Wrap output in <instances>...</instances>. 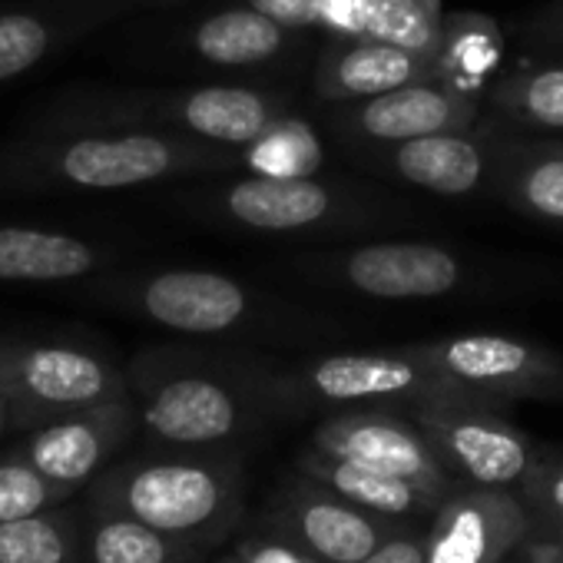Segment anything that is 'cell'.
I'll return each instance as SVG.
<instances>
[{
	"instance_id": "cell-1",
	"label": "cell",
	"mask_w": 563,
	"mask_h": 563,
	"mask_svg": "<svg viewBox=\"0 0 563 563\" xmlns=\"http://www.w3.org/2000/svg\"><path fill=\"white\" fill-rule=\"evenodd\" d=\"M242 163V150L176 130L90 123L54 113L0 143V196L117 192Z\"/></svg>"
},
{
	"instance_id": "cell-2",
	"label": "cell",
	"mask_w": 563,
	"mask_h": 563,
	"mask_svg": "<svg viewBox=\"0 0 563 563\" xmlns=\"http://www.w3.org/2000/svg\"><path fill=\"white\" fill-rule=\"evenodd\" d=\"M126 382L156 448H239L278 415L272 368L225 352L150 345L126 365Z\"/></svg>"
},
{
	"instance_id": "cell-3",
	"label": "cell",
	"mask_w": 563,
	"mask_h": 563,
	"mask_svg": "<svg viewBox=\"0 0 563 563\" xmlns=\"http://www.w3.org/2000/svg\"><path fill=\"white\" fill-rule=\"evenodd\" d=\"M87 494L90 507L136 517L209 550L242 520L245 467L239 448H156L107 464Z\"/></svg>"
},
{
	"instance_id": "cell-4",
	"label": "cell",
	"mask_w": 563,
	"mask_h": 563,
	"mask_svg": "<svg viewBox=\"0 0 563 563\" xmlns=\"http://www.w3.org/2000/svg\"><path fill=\"white\" fill-rule=\"evenodd\" d=\"M272 398L282 418L332 415L345 408H421L434 401H487L434 368L415 345L388 352H342L272 372Z\"/></svg>"
},
{
	"instance_id": "cell-5",
	"label": "cell",
	"mask_w": 563,
	"mask_h": 563,
	"mask_svg": "<svg viewBox=\"0 0 563 563\" xmlns=\"http://www.w3.org/2000/svg\"><path fill=\"white\" fill-rule=\"evenodd\" d=\"M123 395H130L126 368L90 345L0 335V398L11 405V428L34 431Z\"/></svg>"
},
{
	"instance_id": "cell-6",
	"label": "cell",
	"mask_w": 563,
	"mask_h": 563,
	"mask_svg": "<svg viewBox=\"0 0 563 563\" xmlns=\"http://www.w3.org/2000/svg\"><path fill=\"white\" fill-rule=\"evenodd\" d=\"M497 408L487 401H434L411 408V415L457 481L520 494L540 464V451Z\"/></svg>"
},
{
	"instance_id": "cell-7",
	"label": "cell",
	"mask_w": 563,
	"mask_h": 563,
	"mask_svg": "<svg viewBox=\"0 0 563 563\" xmlns=\"http://www.w3.org/2000/svg\"><path fill=\"white\" fill-rule=\"evenodd\" d=\"M107 292L146 322L199 339L242 332L255 316V296L242 282L209 268H156L120 278Z\"/></svg>"
},
{
	"instance_id": "cell-8",
	"label": "cell",
	"mask_w": 563,
	"mask_h": 563,
	"mask_svg": "<svg viewBox=\"0 0 563 563\" xmlns=\"http://www.w3.org/2000/svg\"><path fill=\"white\" fill-rule=\"evenodd\" d=\"M262 527L289 537L319 563H358L411 523L362 510L316 477L292 471L265 504Z\"/></svg>"
},
{
	"instance_id": "cell-9",
	"label": "cell",
	"mask_w": 563,
	"mask_h": 563,
	"mask_svg": "<svg viewBox=\"0 0 563 563\" xmlns=\"http://www.w3.org/2000/svg\"><path fill=\"white\" fill-rule=\"evenodd\" d=\"M312 448L358 461L391 477H405L434 494H451L457 477L434 451L424 428L405 408H345L325 415L312 438Z\"/></svg>"
},
{
	"instance_id": "cell-10",
	"label": "cell",
	"mask_w": 563,
	"mask_h": 563,
	"mask_svg": "<svg viewBox=\"0 0 563 563\" xmlns=\"http://www.w3.org/2000/svg\"><path fill=\"white\" fill-rule=\"evenodd\" d=\"M415 349L448 378L497 405L520 398L563 401V355L553 349L510 335H451Z\"/></svg>"
},
{
	"instance_id": "cell-11",
	"label": "cell",
	"mask_w": 563,
	"mask_h": 563,
	"mask_svg": "<svg viewBox=\"0 0 563 563\" xmlns=\"http://www.w3.org/2000/svg\"><path fill=\"white\" fill-rule=\"evenodd\" d=\"M530 537L520 494L457 481L428 520V563H500Z\"/></svg>"
},
{
	"instance_id": "cell-12",
	"label": "cell",
	"mask_w": 563,
	"mask_h": 563,
	"mask_svg": "<svg viewBox=\"0 0 563 563\" xmlns=\"http://www.w3.org/2000/svg\"><path fill=\"white\" fill-rule=\"evenodd\" d=\"M136 431H140L136 401L133 395H123L34 428L18 444V451L51 481L77 494L107 464H113V457Z\"/></svg>"
},
{
	"instance_id": "cell-13",
	"label": "cell",
	"mask_w": 563,
	"mask_h": 563,
	"mask_svg": "<svg viewBox=\"0 0 563 563\" xmlns=\"http://www.w3.org/2000/svg\"><path fill=\"white\" fill-rule=\"evenodd\" d=\"M126 0H41L0 14V84L27 77L90 31L120 18Z\"/></svg>"
},
{
	"instance_id": "cell-14",
	"label": "cell",
	"mask_w": 563,
	"mask_h": 563,
	"mask_svg": "<svg viewBox=\"0 0 563 563\" xmlns=\"http://www.w3.org/2000/svg\"><path fill=\"white\" fill-rule=\"evenodd\" d=\"M342 278L372 299H441L464 278L454 252L431 242H375L342 258Z\"/></svg>"
},
{
	"instance_id": "cell-15",
	"label": "cell",
	"mask_w": 563,
	"mask_h": 563,
	"mask_svg": "<svg viewBox=\"0 0 563 563\" xmlns=\"http://www.w3.org/2000/svg\"><path fill=\"white\" fill-rule=\"evenodd\" d=\"M474 117H477L474 100L438 80L408 84L382 97L358 100V107H352V126L365 140L388 143V146L418 136L467 133Z\"/></svg>"
},
{
	"instance_id": "cell-16",
	"label": "cell",
	"mask_w": 563,
	"mask_h": 563,
	"mask_svg": "<svg viewBox=\"0 0 563 563\" xmlns=\"http://www.w3.org/2000/svg\"><path fill=\"white\" fill-rule=\"evenodd\" d=\"M100 242L51 225H0V282L11 286H64L110 265Z\"/></svg>"
},
{
	"instance_id": "cell-17",
	"label": "cell",
	"mask_w": 563,
	"mask_h": 563,
	"mask_svg": "<svg viewBox=\"0 0 563 563\" xmlns=\"http://www.w3.org/2000/svg\"><path fill=\"white\" fill-rule=\"evenodd\" d=\"M219 212L245 229L258 232H299L332 219L335 196L312 176L278 179V176H245L225 186L216 199Z\"/></svg>"
},
{
	"instance_id": "cell-18",
	"label": "cell",
	"mask_w": 563,
	"mask_h": 563,
	"mask_svg": "<svg viewBox=\"0 0 563 563\" xmlns=\"http://www.w3.org/2000/svg\"><path fill=\"white\" fill-rule=\"evenodd\" d=\"M421 80H434V60L382 41H339L316 67L319 97L335 103L372 100Z\"/></svg>"
},
{
	"instance_id": "cell-19",
	"label": "cell",
	"mask_w": 563,
	"mask_h": 563,
	"mask_svg": "<svg viewBox=\"0 0 563 563\" xmlns=\"http://www.w3.org/2000/svg\"><path fill=\"white\" fill-rule=\"evenodd\" d=\"M335 41H382L438 60L444 41L441 0H325V21Z\"/></svg>"
},
{
	"instance_id": "cell-20",
	"label": "cell",
	"mask_w": 563,
	"mask_h": 563,
	"mask_svg": "<svg viewBox=\"0 0 563 563\" xmlns=\"http://www.w3.org/2000/svg\"><path fill=\"white\" fill-rule=\"evenodd\" d=\"M296 471H302V474L316 477L319 484L332 487L335 494H342L355 507L372 510L378 517L401 520V523L431 520L434 510H438V504L444 500L441 494H434V490H428L421 484H411L405 477L382 474V471L365 467V464L349 461V457L325 454V451H319L312 444L296 457Z\"/></svg>"
},
{
	"instance_id": "cell-21",
	"label": "cell",
	"mask_w": 563,
	"mask_h": 563,
	"mask_svg": "<svg viewBox=\"0 0 563 563\" xmlns=\"http://www.w3.org/2000/svg\"><path fill=\"white\" fill-rule=\"evenodd\" d=\"M388 163L401 179L441 196H467L487 173V153L467 133H438L391 143Z\"/></svg>"
},
{
	"instance_id": "cell-22",
	"label": "cell",
	"mask_w": 563,
	"mask_h": 563,
	"mask_svg": "<svg viewBox=\"0 0 563 563\" xmlns=\"http://www.w3.org/2000/svg\"><path fill=\"white\" fill-rule=\"evenodd\" d=\"M289 34L286 24L245 4L199 21L189 34V47L199 60L216 67H252L286 51Z\"/></svg>"
},
{
	"instance_id": "cell-23",
	"label": "cell",
	"mask_w": 563,
	"mask_h": 563,
	"mask_svg": "<svg viewBox=\"0 0 563 563\" xmlns=\"http://www.w3.org/2000/svg\"><path fill=\"white\" fill-rule=\"evenodd\" d=\"M87 563H199L206 547L169 537L136 517L90 507L84 523Z\"/></svg>"
},
{
	"instance_id": "cell-24",
	"label": "cell",
	"mask_w": 563,
	"mask_h": 563,
	"mask_svg": "<svg viewBox=\"0 0 563 563\" xmlns=\"http://www.w3.org/2000/svg\"><path fill=\"white\" fill-rule=\"evenodd\" d=\"M500 64V31L477 14H457L444 21L441 54L434 60V80L471 97Z\"/></svg>"
},
{
	"instance_id": "cell-25",
	"label": "cell",
	"mask_w": 563,
	"mask_h": 563,
	"mask_svg": "<svg viewBox=\"0 0 563 563\" xmlns=\"http://www.w3.org/2000/svg\"><path fill=\"white\" fill-rule=\"evenodd\" d=\"M84 530L64 510L0 523V563H80Z\"/></svg>"
},
{
	"instance_id": "cell-26",
	"label": "cell",
	"mask_w": 563,
	"mask_h": 563,
	"mask_svg": "<svg viewBox=\"0 0 563 563\" xmlns=\"http://www.w3.org/2000/svg\"><path fill=\"white\" fill-rule=\"evenodd\" d=\"M322 163L325 153L316 130L296 117H282L268 133L242 150V166H249L252 176L302 179L312 176Z\"/></svg>"
},
{
	"instance_id": "cell-27",
	"label": "cell",
	"mask_w": 563,
	"mask_h": 563,
	"mask_svg": "<svg viewBox=\"0 0 563 563\" xmlns=\"http://www.w3.org/2000/svg\"><path fill=\"white\" fill-rule=\"evenodd\" d=\"M74 490L37 471L18 448L0 454V523L34 517L70 500Z\"/></svg>"
},
{
	"instance_id": "cell-28",
	"label": "cell",
	"mask_w": 563,
	"mask_h": 563,
	"mask_svg": "<svg viewBox=\"0 0 563 563\" xmlns=\"http://www.w3.org/2000/svg\"><path fill=\"white\" fill-rule=\"evenodd\" d=\"M494 103L523 123L543 130H563V67L507 77L494 90Z\"/></svg>"
},
{
	"instance_id": "cell-29",
	"label": "cell",
	"mask_w": 563,
	"mask_h": 563,
	"mask_svg": "<svg viewBox=\"0 0 563 563\" xmlns=\"http://www.w3.org/2000/svg\"><path fill=\"white\" fill-rule=\"evenodd\" d=\"M510 196L530 216L563 225V150L527 153L514 169Z\"/></svg>"
},
{
	"instance_id": "cell-30",
	"label": "cell",
	"mask_w": 563,
	"mask_h": 563,
	"mask_svg": "<svg viewBox=\"0 0 563 563\" xmlns=\"http://www.w3.org/2000/svg\"><path fill=\"white\" fill-rule=\"evenodd\" d=\"M520 497L530 510V530L547 527L563 550V457L540 454V464Z\"/></svg>"
},
{
	"instance_id": "cell-31",
	"label": "cell",
	"mask_w": 563,
	"mask_h": 563,
	"mask_svg": "<svg viewBox=\"0 0 563 563\" xmlns=\"http://www.w3.org/2000/svg\"><path fill=\"white\" fill-rule=\"evenodd\" d=\"M232 550L242 556V563H319L299 543H292L289 537H282L268 527L245 533L242 540H235Z\"/></svg>"
},
{
	"instance_id": "cell-32",
	"label": "cell",
	"mask_w": 563,
	"mask_h": 563,
	"mask_svg": "<svg viewBox=\"0 0 563 563\" xmlns=\"http://www.w3.org/2000/svg\"><path fill=\"white\" fill-rule=\"evenodd\" d=\"M249 8L275 18L289 31H322L325 0H245Z\"/></svg>"
},
{
	"instance_id": "cell-33",
	"label": "cell",
	"mask_w": 563,
	"mask_h": 563,
	"mask_svg": "<svg viewBox=\"0 0 563 563\" xmlns=\"http://www.w3.org/2000/svg\"><path fill=\"white\" fill-rule=\"evenodd\" d=\"M358 563H428V527H405Z\"/></svg>"
},
{
	"instance_id": "cell-34",
	"label": "cell",
	"mask_w": 563,
	"mask_h": 563,
	"mask_svg": "<svg viewBox=\"0 0 563 563\" xmlns=\"http://www.w3.org/2000/svg\"><path fill=\"white\" fill-rule=\"evenodd\" d=\"M11 428V405L0 398V434H4Z\"/></svg>"
},
{
	"instance_id": "cell-35",
	"label": "cell",
	"mask_w": 563,
	"mask_h": 563,
	"mask_svg": "<svg viewBox=\"0 0 563 563\" xmlns=\"http://www.w3.org/2000/svg\"><path fill=\"white\" fill-rule=\"evenodd\" d=\"M216 563H242V556H239L235 550H229V553H225V556H219Z\"/></svg>"
},
{
	"instance_id": "cell-36",
	"label": "cell",
	"mask_w": 563,
	"mask_h": 563,
	"mask_svg": "<svg viewBox=\"0 0 563 563\" xmlns=\"http://www.w3.org/2000/svg\"><path fill=\"white\" fill-rule=\"evenodd\" d=\"M126 4H146V0H126Z\"/></svg>"
},
{
	"instance_id": "cell-37",
	"label": "cell",
	"mask_w": 563,
	"mask_h": 563,
	"mask_svg": "<svg viewBox=\"0 0 563 563\" xmlns=\"http://www.w3.org/2000/svg\"><path fill=\"white\" fill-rule=\"evenodd\" d=\"M500 563H510V560H500Z\"/></svg>"
}]
</instances>
